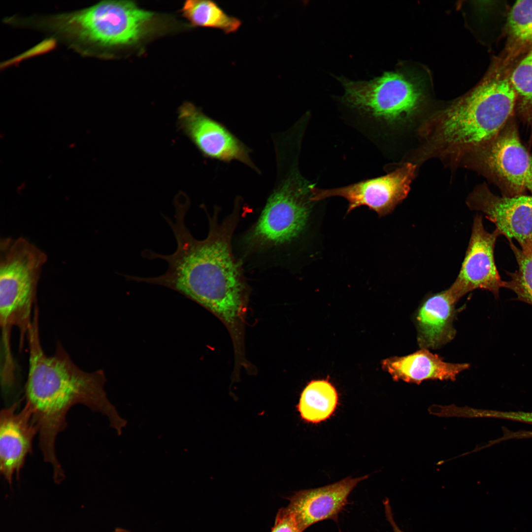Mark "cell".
I'll list each match as a JSON object with an SVG mask.
<instances>
[{
  "label": "cell",
  "mask_w": 532,
  "mask_h": 532,
  "mask_svg": "<svg viewBox=\"0 0 532 532\" xmlns=\"http://www.w3.org/2000/svg\"><path fill=\"white\" fill-rule=\"evenodd\" d=\"M416 169V165L407 162L384 175L345 186L322 189L314 185L311 200L317 202L331 197H342L348 202L347 214L358 207L366 206L379 217H383L405 199Z\"/></svg>",
  "instance_id": "9c48e42d"
},
{
  "label": "cell",
  "mask_w": 532,
  "mask_h": 532,
  "mask_svg": "<svg viewBox=\"0 0 532 532\" xmlns=\"http://www.w3.org/2000/svg\"><path fill=\"white\" fill-rule=\"evenodd\" d=\"M299 152L282 149L275 153V183L259 218L246 236L253 248L280 246L297 237L304 229L312 204L314 183L304 177L299 166Z\"/></svg>",
  "instance_id": "5b68a950"
},
{
  "label": "cell",
  "mask_w": 532,
  "mask_h": 532,
  "mask_svg": "<svg viewBox=\"0 0 532 532\" xmlns=\"http://www.w3.org/2000/svg\"><path fill=\"white\" fill-rule=\"evenodd\" d=\"M153 16L133 1H103L78 11L52 16L46 26L74 45L89 49L136 42Z\"/></svg>",
  "instance_id": "52a82bcc"
},
{
  "label": "cell",
  "mask_w": 532,
  "mask_h": 532,
  "mask_svg": "<svg viewBox=\"0 0 532 532\" xmlns=\"http://www.w3.org/2000/svg\"><path fill=\"white\" fill-rule=\"evenodd\" d=\"M482 216L474 217L471 233L465 257L455 281L448 288L457 301L467 293L476 289L491 292L497 298L503 287L494 259L497 238L500 235L495 229L485 230Z\"/></svg>",
  "instance_id": "30bf717a"
},
{
  "label": "cell",
  "mask_w": 532,
  "mask_h": 532,
  "mask_svg": "<svg viewBox=\"0 0 532 532\" xmlns=\"http://www.w3.org/2000/svg\"><path fill=\"white\" fill-rule=\"evenodd\" d=\"M340 81L344 89L342 102L353 113L348 123L374 143L387 129L414 118L423 102L420 88L397 71L385 72L369 81Z\"/></svg>",
  "instance_id": "277c9868"
},
{
  "label": "cell",
  "mask_w": 532,
  "mask_h": 532,
  "mask_svg": "<svg viewBox=\"0 0 532 532\" xmlns=\"http://www.w3.org/2000/svg\"><path fill=\"white\" fill-rule=\"evenodd\" d=\"M467 363H452L443 361L429 349L421 348L413 353L393 357L382 362L383 369L395 381L419 384L424 380L454 381L458 374L469 368Z\"/></svg>",
  "instance_id": "2e32d148"
},
{
  "label": "cell",
  "mask_w": 532,
  "mask_h": 532,
  "mask_svg": "<svg viewBox=\"0 0 532 532\" xmlns=\"http://www.w3.org/2000/svg\"><path fill=\"white\" fill-rule=\"evenodd\" d=\"M466 204L469 209L484 213L508 241L516 240L520 248L532 242V194L499 196L483 183L470 194Z\"/></svg>",
  "instance_id": "7c38bea8"
},
{
  "label": "cell",
  "mask_w": 532,
  "mask_h": 532,
  "mask_svg": "<svg viewBox=\"0 0 532 532\" xmlns=\"http://www.w3.org/2000/svg\"><path fill=\"white\" fill-rule=\"evenodd\" d=\"M510 69L497 61L476 87L427 122L428 155L457 161L500 131L515 110Z\"/></svg>",
  "instance_id": "3957f363"
},
{
  "label": "cell",
  "mask_w": 532,
  "mask_h": 532,
  "mask_svg": "<svg viewBox=\"0 0 532 532\" xmlns=\"http://www.w3.org/2000/svg\"><path fill=\"white\" fill-rule=\"evenodd\" d=\"M46 254L26 238L0 239V324L1 343L10 344L14 327L20 332L22 349L36 305V293Z\"/></svg>",
  "instance_id": "8992f818"
},
{
  "label": "cell",
  "mask_w": 532,
  "mask_h": 532,
  "mask_svg": "<svg viewBox=\"0 0 532 532\" xmlns=\"http://www.w3.org/2000/svg\"><path fill=\"white\" fill-rule=\"evenodd\" d=\"M181 12L194 26L217 29L226 33L236 32L241 24L238 19L228 15L210 0H188L184 3Z\"/></svg>",
  "instance_id": "ffe728a7"
},
{
  "label": "cell",
  "mask_w": 532,
  "mask_h": 532,
  "mask_svg": "<svg viewBox=\"0 0 532 532\" xmlns=\"http://www.w3.org/2000/svg\"><path fill=\"white\" fill-rule=\"evenodd\" d=\"M457 302L449 289L430 294L423 300L414 317L420 348L437 349L454 339Z\"/></svg>",
  "instance_id": "9a60e30c"
},
{
  "label": "cell",
  "mask_w": 532,
  "mask_h": 532,
  "mask_svg": "<svg viewBox=\"0 0 532 532\" xmlns=\"http://www.w3.org/2000/svg\"><path fill=\"white\" fill-rule=\"evenodd\" d=\"M114 532H131L130 531L122 528H116L115 529Z\"/></svg>",
  "instance_id": "cb8c5ba5"
},
{
  "label": "cell",
  "mask_w": 532,
  "mask_h": 532,
  "mask_svg": "<svg viewBox=\"0 0 532 532\" xmlns=\"http://www.w3.org/2000/svg\"><path fill=\"white\" fill-rule=\"evenodd\" d=\"M27 338L29 366L25 403L38 428L39 446L44 460L51 466L54 475H59L64 469L56 454V439L66 427V415L72 406L83 404L106 415L114 428L121 422L107 398L102 370L82 369L60 343L53 355L45 354L40 341L38 307L34 309Z\"/></svg>",
  "instance_id": "7a4b0ae2"
},
{
  "label": "cell",
  "mask_w": 532,
  "mask_h": 532,
  "mask_svg": "<svg viewBox=\"0 0 532 532\" xmlns=\"http://www.w3.org/2000/svg\"><path fill=\"white\" fill-rule=\"evenodd\" d=\"M518 264L514 272H508V281H504L503 287L513 292L517 299L532 305V242L518 248L509 241Z\"/></svg>",
  "instance_id": "44dd1931"
},
{
  "label": "cell",
  "mask_w": 532,
  "mask_h": 532,
  "mask_svg": "<svg viewBox=\"0 0 532 532\" xmlns=\"http://www.w3.org/2000/svg\"><path fill=\"white\" fill-rule=\"evenodd\" d=\"M271 532H301L293 515L285 507L277 512Z\"/></svg>",
  "instance_id": "7402d4cb"
},
{
  "label": "cell",
  "mask_w": 532,
  "mask_h": 532,
  "mask_svg": "<svg viewBox=\"0 0 532 532\" xmlns=\"http://www.w3.org/2000/svg\"><path fill=\"white\" fill-rule=\"evenodd\" d=\"M509 78L516 95L515 110L528 126L532 143V48L512 65Z\"/></svg>",
  "instance_id": "d6986e66"
},
{
  "label": "cell",
  "mask_w": 532,
  "mask_h": 532,
  "mask_svg": "<svg viewBox=\"0 0 532 532\" xmlns=\"http://www.w3.org/2000/svg\"><path fill=\"white\" fill-rule=\"evenodd\" d=\"M368 476L348 477L320 488L299 491L288 498L289 503L286 508L303 532L318 522L335 519L346 505L352 491Z\"/></svg>",
  "instance_id": "5bb4252c"
},
{
  "label": "cell",
  "mask_w": 532,
  "mask_h": 532,
  "mask_svg": "<svg viewBox=\"0 0 532 532\" xmlns=\"http://www.w3.org/2000/svg\"><path fill=\"white\" fill-rule=\"evenodd\" d=\"M513 118L469 154L473 168L506 197L532 194V157L520 140Z\"/></svg>",
  "instance_id": "ba28073f"
},
{
  "label": "cell",
  "mask_w": 532,
  "mask_h": 532,
  "mask_svg": "<svg viewBox=\"0 0 532 532\" xmlns=\"http://www.w3.org/2000/svg\"><path fill=\"white\" fill-rule=\"evenodd\" d=\"M16 402L0 413V470L9 485L16 474L17 480L26 459L32 453L33 443L38 428L29 406L18 411Z\"/></svg>",
  "instance_id": "4fadbf2b"
},
{
  "label": "cell",
  "mask_w": 532,
  "mask_h": 532,
  "mask_svg": "<svg viewBox=\"0 0 532 532\" xmlns=\"http://www.w3.org/2000/svg\"><path fill=\"white\" fill-rule=\"evenodd\" d=\"M337 402V392L330 382L313 380L302 392L297 408L303 421L317 423L332 415Z\"/></svg>",
  "instance_id": "ac0fdd59"
},
{
  "label": "cell",
  "mask_w": 532,
  "mask_h": 532,
  "mask_svg": "<svg viewBox=\"0 0 532 532\" xmlns=\"http://www.w3.org/2000/svg\"><path fill=\"white\" fill-rule=\"evenodd\" d=\"M506 43L499 60L511 66L532 48V0H518L508 13L505 26Z\"/></svg>",
  "instance_id": "e0dca14e"
},
{
  "label": "cell",
  "mask_w": 532,
  "mask_h": 532,
  "mask_svg": "<svg viewBox=\"0 0 532 532\" xmlns=\"http://www.w3.org/2000/svg\"><path fill=\"white\" fill-rule=\"evenodd\" d=\"M178 113V129L205 157L237 161L259 171L251 159L250 150L222 124L191 102L184 103Z\"/></svg>",
  "instance_id": "8fae6325"
},
{
  "label": "cell",
  "mask_w": 532,
  "mask_h": 532,
  "mask_svg": "<svg viewBox=\"0 0 532 532\" xmlns=\"http://www.w3.org/2000/svg\"><path fill=\"white\" fill-rule=\"evenodd\" d=\"M383 504L384 505L386 518L391 524L394 532H403L399 529L395 521L389 500H385L383 502Z\"/></svg>",
  "instance_id": "603a6c76"
},
{
  "label": "cell",
  "mask_w": 532,
  "mask_h": 532,
  "mask_svg": "<svg viewBox=\"0 0 532 532\" xmlns=\"http://www.w3.org/2000/svg\"><path fill=\"white\" fill-rule=\"evenodd\" d=\"M174 221L163 215L174 235L177 247L169 255L149 249L142 253L149 259H161L168 265L163 274L150 277L125 275L128 280L163 286L176 290L208 308L232 325L242 308L245 285L231 249L233 217L221 224L209 218L206 238L198 240L187 228L185 218L190 202L185 195L174 200Z\"/></svg>",
  "instance_id": "6da1fadb"
}]
</instances>
